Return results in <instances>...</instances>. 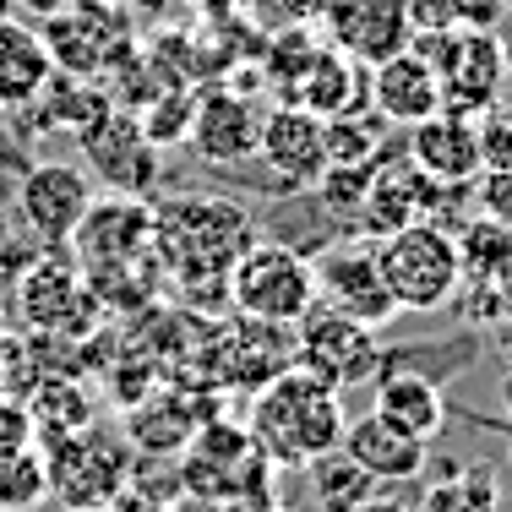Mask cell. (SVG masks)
Segmentation results:
<instances>
[{"mask_svg": "<svg viewBox=\"0 0 512 512\" xmlns=\"http://www.w3.org/2000/svg\"><path fill=\"white\" fill-rule=\"evenodd\" d=\"M44 463H50V496L66 507H115L131 480V447H120V436L99 425L50 442Z\"/></svg>", "mask_w": 512, "mask_h": 512, "instance_id": "obj_6", "label": "cell"}, {"mask_svg": "<svg viewBox=\"0 0 512 512\" xmlns=\"http://www.w3.org/2000/svg\"><path fill=\"white\" fill-rule=\"evenodd\" d=\"M256 158L284 191H311L327 175V137L322 120L300 104H273L262 115V137H256Z\"/></svg>", "mask_w": 512, "mask_h": 512, "instance_id": "obj_11", "label": "cell"}, {"mask_svg": "<svg viewBox=\"0 0 512 512\" xmlns=\"http://www.w3.org/2000/svg\"><path fill=\"white\" fill-rule=\"evenodd\" d=\"M224 295H229V306L240 316H251V322L295 327L300 316L316 306V273L295 246L251 240V246L235 256V267H229Z\"/></svg>", "mask_w": 512, "mask_h": 512, "instance_id": "obj_5", "label": "cell"}, {"mask_svg": "<svg viewBox=\"0 0 512 512\" xmlns=\"http://www.w3.org/2000/svg\"><path fill=\"white\" fill-rule=\"evenodd\" d=\"M66 512H109V507H66Z\"/></svg>", "mask_w": 512, "mask_h": 512, "instance_id": "obj_39", "label": "cell"}, {"mask_svg": "<svg viewBox=\"0 0 512 512\" xmlns=\"http://www.w3.org/2000/svg\"><path fill=\"white\" fill-rule=\"evenodd\" d=\"M480 158L485 169H512V109H485L480 115Z\"/></svg>", "mask_w": 512, "mask_h": 512, "instance_id": "obj_32", "label": "cell"}, {"mask_svg": "<svg viewBox=\"0 0 512 512\" xmlns=\"http://www.w3.org/2000/svg\"><path fill=\"white\" fill-rule=\"evenodd\" d=\"M376 267H382V284L393 295L398 316L414 311H442L458 300L463 289V262H458V240L453 229L431 224V218H414V224L382 235L376 246Z\"/></svg>", "mask_w": 512, "mask_h": 512, "instance_id": "obj_3", "label": "cell"}, {"mask_svg": "<svg viewBox=\"0 0 512 512\" xmlns=\"http://www.w3.org/2000/svg\"><path fill=\"white\" fill-rule=\"evenodd\" d=\"M344 447L349 458L371 474L376 485H404V480H420L425 474V458H431V442H414V436L393 431L387 420L376 414H360V420L344 425Z\"/></svg>", "mask_w": 512, "mask_h": 512, "instance_id": "obj_17", "label": "cell"}, {"mask_svg": "<svg viewBox=\"0 0 512 512\" xmlns=\"http://www.w3.org/2000/svg\"><path fill=\"white\" fill-rule=\"evenodd\" d=\"M71 311H77V278L55 262L28 267V278H22V316L33 327H60Z\"/></svg>", "mask_w": 512, "mask_h": 512, "instance_id": "obj_26", "label": "cell"}, {"mask_svg": "<svg viewBox=\"0 0 512 512\" xmlns=\"http://www.w3.org/2000/svg\"><path fill=\"white\" fill-rule=\"evenodd\" d=\"M414 512H507V502L485 469H458V474H442V480L425 485Z\"/></svg>", "mask_w": 512, "mask_h": 512, "instance_id": "obj_24", "label": "cell"}, {"mask_svg": "<svg viewBox=\"0 0 512 512\" xmlns=\"http://www.w3.org/2000/svg\"><path fill=\"white\" fill-rule=\"evenodd\" d=\"M322 137H327V164H376V142H382V126L360 115H338V120H322Z\"/></svg>", "mask_w": 512, "mask_h": 512, "instance_id": "obj_27", "label": "cell"}, {"mask_svg": "<svg viewBox=\"0 0 512 512\" xmlns=\"http://www.w3.org/2000/svg\"><path fill=\"white\" fill-rule=\"evenodd\" d=\"M311 273H316V300H322L327 311L349 316V322L387 327L398 316L393 295H387V284H382V267H376V246H360V240L333 246L311 262Z\"/></svg>", "mask_w": 512, "mask_h": 512, "instance_id": "obj_8", "label": "cell"}, {"mask_svg": "<svg viewBox=\"0 0 512 512\" xmlns=\"http://www.w3.org/2000/svg\"><path fill=\"white\" fill-rule=\"evenodd\" d=\"M246 246H251V218L246 207L224 197H180L153 213V251L180 284L229 278V267Z\"/></svg>", "mask_w": 512, "mask_h": 512, "instance_id": "obj_2", "label": "cell"}, {"mask_svg": "<svg viewBox=\"0 0 512 512\" xmlns=\"http://www.w3.org/2000/svg\"><path fill=\"white\" fill-rule=\"evenodd\" d=\"M71 246L82 256V273L99 267H131L153 251V207L131 191L115 197H93V207L82 213V224L71 229Z\"/></svg>", "mask_w": 512, "mask_h": 512, "instance_id": "obj_9", "label": "cell"}, {"mask_svg": "<svg viewBox=\"0 0 512 512\" xmlns=\"http://www.w3.org/2000/svg\"><path fill=\"white\" fill-rule=\"evenodd\" d=\"M256 137H262V109L240 99L235 88H207L191 115V148L207 164H246L256 158Z\"/></svg>", "mask_w": 512, "mask_h": 512, "instance_id": "obj_15", "label": "cell"}, {"mask_svg": "<svg viewBox=\"0 0 512 512\" xmlns=\"http://www.w3.org/2000/svg\"><path fill=\"white\" fill-rule=\"evenodd\" d=\"M502 6H507V17H512V0H502Z\"/></svg>", "mask_w": 512, "mask_h": 512, "instance_id": "obj_40", "label": "cell"}, {"mask_svg": "<svg viewBox=\"0 0 512 512\" xmlns=\"http://www.w3.org/2000/svg\"><path fill=\"white\" fill-rule=\"evenodd\" d=\"M404 11H409L414 39H425V33H447V28H458L453 0H404Z\"/></svg>", "mask_w": 512, "mask_h": 512, "instance_id": "obj_34", "label": "cell"}, {"mask_svg": "<svg viewBox=\"0 0 512 512\" xmlns=\"http://www.w3.org/2000/svg\"><path fill=\"white\" fill-rule=\"evenodd\" d=\"M191 115H197V99H191L186 88H175V93H164L137 126H142V137H148L153 148H175V142L191 137Z\"/></svg>", "mask_w": 512, "mask_h": 512, "instance_id": "obj_28", "label": "cell"}, {"mask_svg": "<svg viewBox=\"0 0 512 512\" xmlns=\"http://www.w3.org/2000/svg\"><path fill=\"white\" fill-rule=\"evenodd\" d=\"M371 109L393 126H420L425 115L442 109V82H436V66L420 50H398L387 55L382 66H371Z\"/></svg>", "mask_w": 512, "mask_h": 512, "instance_id": "obj_16", "label": "cell"}, {"mask_svg": "<svg viewBox=\"0 0 512 512\" xmlns=\"http://www.w3.org/2000/svg\"><path fill=\"white\" fill-rule=\"evenodd\" d=\"M289 104L311 109L316 120H338V115H360L365 104H371V77H365V66L355 55L344 50H316L306 77L295 82V93H289Z\"/></svg>", "mask_w": 512, "mask_h": 512, "instance_id": "obj_18", "label": "cell"}, {"mask_svg": "<svg viewBox=\"0 0 512 512\" xmlns=\"http://www.w3.org/2000/svg\"><path fill=\"white\" fill-rule=\"evenodd\" d=\"M496 404H502V414H507V425H512V371L502 376V387H496Z\"/></svg>", "mask_w": 512, "mask_h": 512, "instance_id": "obj_37", "label": "cell"}, {"mask_svg": "<svg viewBox=\"0 0 512 512\" xmlns=\"http://www.w3.org/2000/svg\"><path fill=\"white\" fill-rule=\"evenodd\" d=\"M39 502H50L44 447H11V453H0V512H33Z\"/></svg>", "mask_w": 512, "mask_h": 512, "instance_id": "obj_25", "label": "cell"}, {"mask_svg": "<svg viewBox=\"0 0 512 512\" xmlns=\"http://www.w3.org/2000/svg\"><path fill=\"white\" fill-rule=\"evenodd\" d=\"M447 186L431 180L414 158H376L371 169V186H365V202H360V224L371 235H393V229L414 224V218H436Z\"/></svg>", "mask_w": 512, "mask_h": 512, "instance_id": "obj_12", "label": "cell"}, {"mask_svg": "<svg viewBox=\"0 0 512 512\" xmlns=\"http://www.w3.org/2000/svg\"><path fill=\"white\" fill-rule=\"evenodd\" d=\"M502 0H453V17H458V28H496L502 22Z\"/></svg>", "mask_w": 512, "mask_h": 512, "instance_id": "obj_35", "label": "cell"}, {"mask_svg": "<svg viewBox=\"0 0 512 512\" xmlns=\"http://www.w3.org/2000/svg\"><path fill=\"white\" fill-rule=\"evenodd\" d=\"M409 158L442 186H469L485 169L480 158V120L453 115V109H436L420 126H409Z\"/></svg>", "mask_w": 512, "mask_h": 512, "instance_id": "obj_14", "label": "cell"}, {"mask_svg": "<svg viewBox=\"0 0 512 512\" xmlns=\"http://www.w3.org/2000/svg\"><path fill=\"white\" fill-rule=\"evenodd\" d=\"M316 50H322V44H311V33H284V39L273 44V55H267V82L284 93V104H289V93H295V82L306 77Z\"/></svg>", "mask_w": 512, "mask_h": 512, "instance_id": "obj_30", "label": "cell"}, {"mask_svg": "<svg viewBox=\"0 0 512 512\" xmlns=\"http://www.w3.org/2000/svg\"><path fill=\"white\" fill-rule=\"evenodd\" d=\"M295 365L311 371L327 387H360L382 371V349H376V327H360L349 316L327 311L322 300L295 322Z\"/></svg>", "mask_w": 512, "mask_h": 512, "instance_id": "obj_7", "label": "cell"}, {"mask_svg": "<svg viewBox=\"0 0 512 512\" xmlns=\"http://www.w3.org/2000/svg\"><path fill=\"white\" fill-rule=\"evenodd\" d=\"M11 11H17V0H0V22H11Z\"/></svg>", "mask_w": 512, "mask_h": 512, "instance_id": "obj_38", "label": "cell"}, {"mask_svg": "<svg viewBox=\"0 0 512 512\" xmlns=\"http://www.w3.org/2000/svg\"><path fill=\"white\" fill-rule=\"evenodd\" d=\"M327 33H333V50L355 55L360 66H382L387 55L414 44L404 0H333L327 6Z\"/></svg>", "mask_w": 512, "mask_h": 512, "instance_id": "obj_13", "label": "cell"}, {"mask_svg": "<svg viewBox=\"0 0 512 512\" xmlns=\"http://www.w3.org/2000/svg\"><path fill=\"white\" fill-rule=\"evenodd\" d=\"M371 169H376V164H327V175L316 180L311 191L327 202V213H338V218H360L365 186H371Z\"/></svg>", "mask_w": 512, "mask_h": 512, "instance_id": "obj_29", "label": "cell"}, {"mask_svg": "<svg viewBox=\"0 0 512 512\" xmlns=\"http://www.w3.org/2000/svg\"><path fill=\"white\" fill-rule=\"evenodd\" d=\"M414 50L436 66L442 82V109L480 120L485 109L502 104L507 82H512V60L496 28H447V33H425L414 39Z\"/></svg>", "mask_w": 512, "mask_h": 512, "instance_id": "obj_4", "label": "cell"}, {"mask_svg": "<svg viewBox=\"0 0 512 512\" xmlns=\"http://www.w3.org/2000/svg\"><path fill=\"white\" fill-rule=\"evenodd\" d=\"M376 420H387L393 431L414 436V442H436L447 425V393L420 371H387L376 382V404H371Z\"/></svg>", "mask_w": 512, "mask_h": 512, "instance_id": "obj_19", "label": "cell"}, {"mask_svg": "<svg viewBox=\"0 0 512 512\" xmlns=\"http://www.w3.org/2000/svg\"><path fill=\"white\" fill-rule=\"evenodd\" d=\"M355 512H414V507H404L398 496H382V491H376V496H365Z\"/></svg>", "mask_w": 512, "mask_h": 512, "instance_id": "obj_36", "label": "cell"}, {"mask_svg": "<svg viewBox=\"0 0 512 512\" xmlns=\"http://www.w3.org/2000/svg\"><path fill=\"white\" fill-rule=\"evenodd\" d=\"M507 458H512V453H507Z\"/></svg>", "mask_w": 512, "mask_h": 512, "instance_id": "obj_41", "label": "cell"}, {"mask_svg": "<svg viewBox=\"0 0 512 512\" xmlns=\"http://www.w3.org/2000/svg\"><path fill=\"white\" fill-rule=\"evenodd\" d=\"M28 409H33V436H39L44 447L93 425V398L82 393V382H71V376H50V382H39L28 393Z\"/></svg>", "mask_w": 512, "mask_h": 512, "instance_id": "obj_22", "label": "cell"}, {"mask_svg": "<svg viewBox=\"0 0 512 512\" xmlns=\"http://www.w3.org/2000/svg\"><path fill=\"white\" fill-rule=\"evenodd\" d=\"M11 447H33V409L28 398L0 387V453H11Z\"/></svg>", "mask_w": 512, "mask_h": 512, "instance_id": "obj_33", "label": "cell"}, {"mask_svg": "<svg viewBox=\"0 0 512 512\" xmlns=\"http://www.w3.org/2000/svg\"><path fill=\"white\" fill-rule=\"evenodd\" d=\"M55 77V55L50 39L28 22H0V109H22L33 104Z\"/></svg>", "mask_w": 512, "mask_h": 512, "instance_id": "obj_20", "label": "cell"}, {"mask_svg": "<svg viewBox=\"0 0 512 512\" xmlns=\"http://www.w3.org/2000/svg\"><path fill=\"white\" fill-rule=\"evenodd\" d=\"M453 240H458L463 284H485V289H507L512 284V229L507 224L469 213L453 229Z\"/></svg>", "mask_w": 512, "mask_h": 512, "instance_id": "obj_21", "label": "cell"}, {"mask_svg": "<svg viewBox=\"0 0 512 512\" xmlns=\"http://www.w3.org/2000/svg\"><path fill=\"white\" fill-rule=\"evenodd\" d=\"M311 491H316V512H355L365 496H376V480L360 469L355 458L344 453V447H333V453L311 458Z\"/></svg>", "mask_w": 512, "mask_h": 512, "instance_id": "obj_23", "label": "cell"}, {"mask_svg": "<svg viewBox=\"0 0 512 512\" xmlns=\"http://www.w3.org/2000/svg\"><path fill=\"white\" fill-rule=\"evenodd\" d=\"M469 202L480 218H496V224L512 229V169H480L469 180Z\"/></svg>", "mask_w": 512, "mask_h": 512, "instance_id": "obj_31", "label": "cell"}, {"mask_svg": "<svg viewBox=\"0 0 512 512\" xmlns=\"http://www.w3.org/2000/svg\"><path fill=\"white\" fill-rule=\"evenodd\" d=\"M344 404H338V387L316 382L311 371L289 365L273 382H262L251 404V442L267 463H284V469H306L311 458L333 453L344 442Z\"/></svg>", "mask_w": 512, "mask_h": 512, "instance_id": "obj_1", "label": "cell"}, {"mask_svg": "<svg viewBox=\"0 0 512 512\" xmlns=\"http://www.w3.org/2000/svg\"><path fill=\"white\" fill-rule=\"evenodd\" d=\"M93 175L71 158H44L22 175L17 186V213L22 224L33 229L39 240H71V229L82 224V213L93 207Z\"/></svg>", "mask_w": 512, "mask_h": 512, "instance_id": "obj_10", "label": "cell"}]
</instances>
